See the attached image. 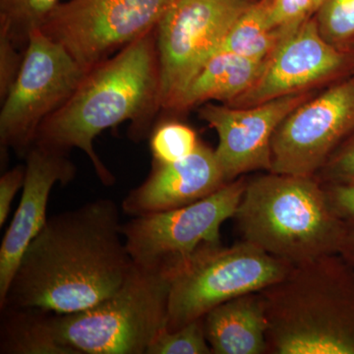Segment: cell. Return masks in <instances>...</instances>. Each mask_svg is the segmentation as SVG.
I'll return each mask as SVG.
<instances>
[{"mask_svg": "<svg viewBox=\"0 0 354 354\" xmlns=\"http://www.w3.org/2000/svg\"><path fill=\"white\" fill-rule=\"evenodd\" d=\"M121 225L120 209L111 199L48 218L25 251L0 308L75 313L111 297L134 266Z\"/></svg>", "mask_w": 354, "mask_h": 354, "instance_id": "1", "label": "cell"}, {"mask_svg": "<svg viewBox=\"0 0 354 354\" xmlns=\"http://www.w3.org/2000/svg\"><path fill=\"white\" fill-rule=\"evenodd\" d=\"M156 29L88 70L68 101L41 123L35 145L66 155L83 151L101 183L113 185L115 178L95 153L94 140L125 121H131L132 139L151 134L162 109Z\"/></svg>", "mask_w": 354, "mask_h": 354, "instance_id": "2", "label": "cell"}, {"mask_svg": "<svg viewBox=\"0 0 354 354\" xmlns=\"http://www.w3.org/2000/svg\"><path fill=\"white\" fill-rule=\"evenodd\" d=\"M259 292L268 353L354 354V267L339 254L295 266Z\"/></svg>", "mask_w": 354, "mask_h": 354, "instance_id": "3", "label": "cell"}, {"mask_svg": "<svg viewBox=\"0 0 354 354\" xmlns=\"http://www.w3.org/2000/svg\"><path fill=\"white\" fill-rule=\"evenodd\" d=\"M234 218L243 241L292 266L339 253L344 234L315 176L270 172L247 181Z\"/></svg>", "mask_w": 354, "mask_h": 354, "instance_id": "4", "label": "cell"}, {"mask_svg": "<svg viewBox=\"0 0 354 354\" xmlns=\"http://www.w3.org/2000/svg\"><path fill=\"white\" fill-rule=\"evenodd\" d=\"M169 274L134 264L123 286L99 304L57 314L60 339L79 354H147L167 329Z\"/></svg>", "mask_w": 354, "mask_h": 354, "instance_id": "5", "label": "cell"}, {"mask_svg": "<svg viewBox=\"0 0 354 354\" xmlns=\"http://www.w3.org/2000/svg\"><path fill=\"white\" fill-rule=\"evenodd\" d=\"M293 267L246 241L230 247L204 244L169 272L167 330L202 318L228 300L269 288Z\"/></svg>", "mask_w": 354, "mask_h": 354, "instance_id": "6", "label": "cell"}, {"mask_svg": "<svg viewBox=\"0 0 354 354\" xmlns=\"http://www.w3.org/2000/svg\"><path fill=\"white\" fill-rule=\"evenodd\" d=\"M246 184V179L239 177L187 206L133 216L121 225L133 263L169 274L199 247L220 243L221 225L234 218Z\"/></svg>", "mask_w": 354, "mask_h": 354, "instance_id": "7", "label": "cell"}, {"mask_svg": "<svg viewBox=\"0 0 354 354\" xmlns=\"http://www.w3.org/2000/svg\"><path fill=\"white\" fill-rule=\"evenodd\" d=\"M87 70L41 30L32 32L22 68L0 111L1 155L25 157L41 123L68 101Z\"/></svg>", "mask_w": 354, "mask_h": 354, "instance_id": "8", "label": "cell"}, {"mask_svg": "<svg viewBox=\"0 0 354 354\" xmlns=\"http://www.w3.org/2000/svg\"><path fill=\"white\" fill-rule=\"evenodd\" d=\"M174 0H69L41 31L90 70L157 28Z\"/></svg>", "mask_w": 354, "mask_h": 354, "instance_id": "9", "label": "cell"}, {"mask_svg": "<svg viewBox=\"0 0 354 354\" xmlns=\"http://www.w3.org/2000/svg\"><path fill=\"white\" fill-rule=\"evenodd\" d=\"M254 0H174L156 29L160 104L167 109L220 50L230 28Z\"/></svg>", "mask_w": 354, "mask_h": 354, "instance_id": "10", "label": "cell"}, {"mask_svg": "<svg viewBox=\"0 0 354 354\" xmlns=\"http://www.w3.org/2000/svg\"><path fill=\"white\" fill-rule=\"evenodd\" d=\"M354 131V72L288 114L272 140L274 174L315 176Z\"/></svg>", "mask_w": 354, "mask_h": 354, "instance_id": "11", "label": "cell"}, {"mask_svg": "<svg viewBox=\"0 0 354 354\" xmlns=\"http://www.w3.org/2000/svg\"><path fill=\"white\" fill-rule=\"evenodd\" d=\"M354 72V51L337 50L321 36L315 18L305 21L268 57L255 84L227 106L249 108Z\"/></svg>", "mask_w": 354, "mask_h": 354, "instance_id": "12", "label": "cell"}, {"mask_svg": "<svg viewBox=\"0 0 354 354\" xmlns=\"http://www.w3.org/2000/svg\"><path fill=\"white\" fill-rule=\"evenodd\" d=\"M311 90L283 95L249 108L204 104L201 120L218 136L216 160L227 183L247 172L271 171L272 140L277 128L300 104L313 97Z\"/></svg>", "mask_w": 354, "mask_h": 354, "instance_id": "13", "label": "cell"}, {"mask_svg": "<svg viewBox=\"0 0 354 354\" xmlns=\"http://www.w3.org/2000/svg\"><path fill=\"white\" fill-rule=\"evenodd\" d=\"M25 158L22 196L0 247V306L25 251L46 225L51 189L58 183L66 185L76 176L75 165L66 153L34 144Z\"/></svg>", "mask_w": 354, "mask_h": 354, "instance_id": "14", "label": "cell"}, {"mask_svg": "<svg viewBox=\"0 0 354 354\" xmlns=\"http://www.w3.org/2000/svg\"><path fill=\"white\" fill-rule=\"evenodd\" d=\"M227 183L215 151L200 143L194 153L183 160L153 162L150 176L128 193L122 209L127 215L138 216L181 208L213 194Z\"/></svg>", "mask_w": 354, "mask_h": 354, "instance_id": "15", "label": "cell"}, {"mask_svg": "<svg viewBox=\"0 0 354 354\" xmlns=\"http://www.w3.org/2000/svg\"><path fill=\"white\" fill-rule=\"evenodd\" d=\"M204 327L213 353H268V320L260 292L218 305L204 316Z\"/></svg>", "mask_w": 354, "mask_h": 354, "instance_id": "16", "label": "cell"}, {"mask_svg": "<svg viewBox=\"0 0 354 354\" xmlns=\"http://www.w3.org/2000/svg\"><path fill=\"white\" fill-rule=\"evenodd\" d=\"M267 59H251L218 51L203 65L165 111L180 113L209 101L228 104L252 87L262 74Z\"/></svg>", "mask_w": 354, "mask_h": 354, "instance_id": "17", "label": "cell"}, {"mask_svg": "<svg viewBox=\"0 0 354 354\" xmlns=\"http://www.w3.org/2000/svg\"><path fill=\"white\" fill-rule=\"evenodd\" d=\"M0 310V353L79 354L60 339L57 313L32 307L4 306Z\"/></svg>", "mask_w": 354, "mask_h": 354, "instance_id": "18", "label": "cell"}, {"mask_svg": "<svg viewBox=\"0 0 354 354\" xmlns=\"http://www.w3.org/2000/svg\"><path fill=\"white\" fill-rule=\"evenodd\" d=\"M270 2L271 0L254 1L235 21L218 51L256 60L270 57L281 41L290 34L272 24Z\"/></svg>", "mask_w": 354, "mask_h": 354, "instance_id": "19", "label": "cell"}, {"mask_svg": "<svg viewBox=\"0 0 354 354\" xmlns=\"http://www.w3.org/2000/svg\"><path fill=\"white\" fill-rule=\"evenodd\" d=\"M59 0H0V32L26 50L32 32L41 30Z\"/></svg>", "mask_w": 354, "mask_h": 354, "instance_id": "20", "label": "cell"}, {"mask_svg": "<svg viewBox=\"0 0 354 354\" xmlns=\"http://www.w3.org/2000/svg\"><path fill=\"white\" fill-rule=\"evenodd\" d=\"M314 18L328 43L337 50L354 51V0H323Z\"/></svg>", "mask_w": 354, "mask_h": 354, "instance_id": "21", "label": "cell"}, {"mask_svg": "<svg viewBox=\"0 0 354 354\" xmlns=\"http://www.w3.org/2000/svg\"><path fill=\"white\" fill-rule=\"evenodd\" d=\"M200 143L197 133L188 125L177 121H165L151 131L153 162L169 164L183 160L194 153Z\"/></svg>", "mask_w": 354, "mask_h": 354, "instance_id": "22", "label": "cell"}, {"mask_svg": "<svg viewBox=\"0 0 354 354\" xmlns=\"http://www.w3.org/2000/svg\"><path fill=\"white\" fill-rule=\"evenodd\" d=\"M205 333L204 317L176 330H162L149 346L147 354H211Z\"/></svg>", "mask_w": 354, "mask_h": 354, "instance_id": "23", "label": "cell"}, {"mask_svg": "<svg viewBox=\"0 0 354 354\" xmlns=\"http://www.w3.org/2000/svg\"><path fill=\"white\" fill-rule=\"evenodd\" d=\"M315 177L323 185L354 183V136L333 153Z\"/></svg>", "mask_w": 354, "mask_h": 354, "instance_id": "24", "label": "cell"}, {"mask_svg": "<svg viewBox=\"0 0 354 354\" xmlns=\"http://www.w3.org/2000/svg\"><path fill=\"white\" fill-rule=\"evenodd\" d=\"M316 12L313 0H271L270 15L272 24L293 32Z\"/></svg>", "mask_w": 354, "mask_h": 354, "instance_id": "25", "label": "cell"}, {"mask_svg": "<svg viewBox=\"0 0 354 354\" xmlns=\"http://www.w3.org/2000/svg\"><path fill=\"white\" fill-rule=\"evenodd\" d=\"M25 51L14 44L7 35L0 32V100L6 99L24 62Z\"/></svg>", "mask_w": 354, "mask_h": 354, "instance_id": "26", "label": "cell"}, {"mask_svg": "<svg viewBox=\"0 0 354 354\" xmlns=\"http://www.w3.org/2000/svg\"><path fill=\"white\" fill-rule=\"evenodd\" d=\"M25 176L26 165H20L0 177V227L6 223L14 198L24 186Z\"/></svg>", "mask_w": 354, "mask_h": 354, "instance_id": "27", "label": "cell"}, {"mask_svg": "<svg viewBox=\"0 0 354 354\" xmlns=\"http://www.w3.org/2000/svg\"><path fill=\"white\" fill-rule=\"evenodd\" d=\"M333 209L342 218H354V183L324 185Z\"/></svg>", "mask_w": 354, "mask_h": 354, "instance_id": "28", "label": "cell"}, {"mask_svg": "<svg viewBox=\"0 0 354 354\" xmlns=\"http://www.w3.org/2000/svg\"><path fill=\"white\" fill-rule=\"evenodd\" d=\"M339 255L354 267V218H344Z\"/></svg>", "mask_w": 354, "mask_h": 354, "instance_id": "29", "label": "cell"}, {"mask_svg": "<svg viewBox=\"0 0 354 354\" xmlns=\"http://www.w3.org/2000/svg\"><path fill=\"white\" fill-rule=\"evenodd\" d=\"M323 0H313L314 6H315L316 11L320 4L322 3Z\"/></svg>", "mask_w": 354, "mask_h": 354, "instance_id": "30", "label": "cell"}]
</instances>
